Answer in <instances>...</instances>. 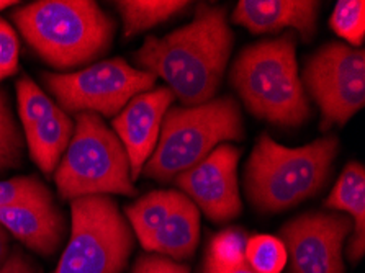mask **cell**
I'll return each instance as SVG.
<instances>
[{"mask_svg": "<svg viewBox=\"0 0 365 273\" xmlns=\"http://www.w3.org/2000/svg\"><path fill=\"white\" fill-rule=\"evenodd\" d=\"M21 153H24V141L20 130L14 121L7 98L0 92V172L19 167Z\"/></svg>", "mask_w": 365, "mask_h": 273, "instance_id": "23", "label": "cell"}, {"mask_svg": "<svg viewBox=\"0 0 365 273\" xmlns=\"http://www.w3.org/2000/svg\"><path fill=\"white\" fill-rule=\"evenodd\" d=\"M203 273H256L252 269H249L247 264H241L236 267H223L213 262L207 255V260H205V269Z\"/></svg>", "mask_w": 365, "mask_h": 273, "instance_id": "29", "label": "cell"}, {"mask_svg": "<svg viewBox=\"0 0 365 273\" xmlns=\"http://www.w3.org/2000/svg\"><path fill=\"white\" fill-rule=\"evenodd\" d=\"M245 259L249 269L256 273H282L289 255L280 239L259 234L246 241Z\"/></svg>", "mask_w": 365, "mask_h": 273, "instance_id": "20", "label": "cell"}, {"mask_svg": "<svg viewBox=\"0 0 365 273\" xmlns=\"http://www.w3.org/2000/svg\"><path fill=\"white\" fill-rule=\"evenodd\" d=\"M16 100H19V115L21 125H24L25 135L31 131L38 123H41L44 118H48L58 107L26 76L16 82Z\"/></svg>", "mask_w": 365, "mask_h": 273, "instance_id": "21", "label": "cell"}, {"mask_svg": "<svg viewBox=\"0 0 365 273\" xmlns=\"http://www.w3.org/2000/svg\"><path fill=\"white\" fill-rule=\"evenodd\" d=\"M329 25L336 35L352 44V48L361 46L365 38L364 0H339L331 15Z\"/></svg>", "mask_w": 365, "mask_h": 273, "instance_id": "22", "label": "cell"}, {"mask_svg": "<svg viewBox=\"0 0 365 273\" xmlns=\"http://www.w3.org/2000/svg\"><path fill=\"white\" fill-rule=\"evenodd\" d=\"M51 198V193L35 177H16L0 182V206H16Z\"/></svg>", "mask_w": 365, "mask_h": 273, "instance_id": "24", "label": "cell"}, {"mask_svg": "<svg viewBox=\"0 0 365 273\" xmlns=\"http://www.w3.org/2000/svg\"><path fill=\"white\" fill-rule=\"evenodd\" d=\"M198 236H200V215L197 205L180 193L168 218L156 232L141 242V246L148 252L163 254L173 259H185L190 257L195 250Z\"/></svg>", "mask_w": 365, "mask_h": 273, "instance_id": "15", "label": "cell"}, {"mask_svg": "<svg viewBox=\"0 0 365 273\" xmlns=\"http://www.w3.org/2000/svg\"><path fill=\"white\" fill-rule=\"evenodd\" d=\"M352 221L341 215L308 213L287 222L282 242L292 273H344L342 246Z\"/></svg>", "mask_w": 365, "mask_h": 273, "instance_id": "10", "label": "cell"}, {"mask_svg": "<svg viewBox=\"0 0 365 273\" xmlns=\"http://www.w3.org/2000/svg\"><path fill=\"white\" fill-rule=\"evenodd\" d=\"M303 82L322 110V130L344 126L365 103V53L328 43L307 63Z\"/></svg>", "mask_w": 365, "mask_h": 273, "instance_id": "9", "label": "cell"}, {"mask_svg": "<svg viewBox=\"0 0 365 273\" xmlns=\"http://www.w3.org/2000/svg\"><path fill=\"white\" fill-rule=\"evenodd\" d=\"M174 98L169 87L138 93L115 116L113 133L118 136L128 155L133 180L141 175L145 163L156 149L163 120Z\"/></svg>", "mask_w": 365, "mask_h": 273, "instance_id": "12", "label": "cell"}, {"mask_svg": "<svg viewBox=\"0 0 365 273\" xmlns=\"http://www.w3.org/2000/svg\"><path fill=\"white\" fill-rule=\"evenodd\" d=\"M20 41L7 20L0 19V82L14 76L19 69Z\"/></svg>", "mask_w": 365, "mask_h": 273, "instance_id": "26", "label": "cell"}, {"mask_svg": "<svg viewBox=\"0 0 365 273\" xmlns=\"http://www.w3.org/2000/svg\"><path fill=\"white\" fill-rule=\"evenodd\" d=\"M319 2L313 0H241L233 10V24L251 33H275L284 28L300 31L303 41L317 33Z\"/></svg>", "mask_w": 365, "mask_h": 273, "instance_id": "13", "label": "cell"}, {"mask_svg": "<svg viewBox=\"0 0 365 273\" xmlns=\"http://www.w3.org/2000/svg\"><path fill=\"white\" fill-rule=\"evenodd\" d=\"M71 237L56 273H120L133 249V234L108 195L71 202Z\"/></svg>", "mask_w": 365, "mask_h": 273, "instance_id": "7", "label": "cell"}, {"mask_svg": "<svg viewBox=\"0 0 365 273\" xmlns=\"http://www.w3.org/2000/svg\"><path fill=\"white\" fill-rule=\"evenodd\" d=\"M61 198L73 202L93 195H135L130 160L118 136L101 115L77 113L74 135L54 170Z\"/></svg>", "mask_w": 365, "mask_h": 273, "instance_id": "6", "label": "cell"}, {"mask_svg": "<svg viewBox=\"0 0 365 273\" xmlns=\"http://www.w3.org/2000/svg\"><path fill=\"white\" fill-rule=\"evenodd\" d=\"M43 79L66 113L115 116L133 97L148 92L156 82V76L115 58L76 72H48Z\"/></svg>", "mask_w": 365, "mask_h": 273, "instance_id": "8", "label": "cell"}, {"mask_svg": "<svg viewBox=\"0 0 365 273\" xmlns=\"http://www.w3.org/2000/svg\"><path fill=\"white\" fill-rule=\"evenodd\" d=\"M241 149L233 144H220L202 163L175 177V183L185 192L210 220L221 222L241 213L236 167Z\"/></svg>", "mask_w": 365, "mask_h": 273, "instance_id": "11", "label": "cell"}, {"mask_svg": "<svg viewBox=\"0 0 365 273\" xmlns=\"http://www.w3.org/2000/svg\"><path fill=\"white\" fill-rule=\"evenodd\" d=\"M245 136L241 110L231 97L213 98L195 107L168 110L156 149L143 172L168 182L207 158L215 148Z\"/></svg>", "mask_w": 365, "mask_h": 273, "instance_id": "5", "label": "cell"}, {"mask_svg": "<svg viewBox=\"0 0 365 273\" xmlns=\"http://www.w3.org/2000/svg\"><path fill=\"white\" fill-rule=\"evenodd\" d=\"M0 226L26 247L51 255L63 239V218L53 198L16 206H0Z\"/></svg>", "mask_w": 365, "mask_h": 273, "instance_id": "14", "label": "cell"}, {"mask_svg": "<svg viewBox=\"0 0 365 273\" xmlns=\"http://www.w3.org/2000/svg\"><path fill=\"white\" fill-rule=\"evenodd\" d=\"M326 206L352 216L354 234L349 242V259L352 262L361 260L365 250V169L362 164L351 163L346 165L326 200Z\"/></svg>", "mask_w": 365, "mask_h": 273, "instance_id": "16", "label": "cell"}, {"mask_svg": "<svg viewBox=\"0 0 365 273\" xmlns=\"http://www.w3.org/2000/svg\"><path fill=\"white\" fill-rule=\"evenodd\" d=\"M0 273H36V272L33 270L31 264L25 259V255L16 250V252L9 255L7 262H5L2 269H0Z\"/></svg>", "mask_w": 365, "mask_h": 273, "instance_id": "28", "label": "cell"}, {"mask_svg": "<svg viewBox=\"0 0 365 273\" xmlns=\"http://www.w3.org/2000/svg\"><path fill=\"white\" fill-rule=\"evenodd\" d=\"M339 143L326 136L303 148H285L262 135L246 165V192L262 211H282L317 193L328 178Z\"/></svg>", "mask_w": 365, "mask_h": 273, "instance_id": "4", "label": "cell"}, {"mask_svg": "<svg viewBox=\"0 0 365 273\" xmlns=\"http://www.w3.org/2000/svg\"><path fill=\"white\" fill-rule=\"evenodd\" d=\"M231 82L257 118L282 126H300L308 120L312 110L298 77L295 33L242 49L231 69Z\"/></svg>", "mask_w": 365, "mask_h": 273, "instance_id": "3", "label": "cell"}, {"mask_svg": "<svg viewBox=\"0 0 365 273\" xmlns=\"http://www.w3.org/2000/svg\"><path fill=\"white\" fill-rule=\"evenodd\" d=\"M133 273H190L185 265L159 257V255H148L136 262Z\"/></svg>", "mask_w": 365, "mask_h": 273, "instance_id": "27", "label": "cell"}, {"mask_svg": "<svg viewBox=\"0 0 365 273\" xmlns=\"http://www.w3.org/2000/svg\"><path fill=\"white\" fill-rule=\"evenodd\" d=\"M115 5L123 21V36L131 38L173 19L190 4L182 0H121Z\"/></svg>", "mask_w": 365, "mask_h": 273, "instance_id": "18", "label": "cell"}, {"mask_svg": "<svg viewBox=\"0 0 365 273\" xmlns=\"http://www.w3.org/2000/svg\"><path fill=\"white\" fill-rule=\"evenodd\" d=\"M179 195L180 192L175 190H158L148 193L135 205L126 206V218L141 242H145L151 234L159 230L179 200Z\"/></svg>", "mask_w": 365, "mask_h": 273, "instance_id": "19", "label": "cell"}, {"mask_svg": "<svg viewBox=\"0 0 365 273\" xmlns=\"http://www.w3.org/2000/svg\"><path fill=\"white\" fill-rule=\"evenodd\" d=\"M231 48L226 10L202 5L189 25L163 38L148 36L135 58L143 71L168 82L184 107H195L217 93Z\"/></svg>", "mask_w": 365, "mask_h": 273, "instance_id": "1", "label": "cell"}, {"mask_svg": "<svg viewBox=\"0 0 365 273\" xmlns=\"http://www.w3.org/2000/svg\"><path fill=\"white\" fill-rule=\"evenodd\" d=\"M245 249V234L236 230L223 231L220 232L218 236H215L212 239V242H210L208 257L223 267H236L246 264Z\"/></svg>", "mask_w": 365, "mask_h": 273, "instance_id": "25", "label": "cell"}, {"mask_svg": "<svg viewBox=\"0 0 365 273\" xmlns=\"http://www.w3.org/2000/svg\"><path fill=\"white\" fill-rule=\"evenodd\" d=\"M30 48L56 69H73L102 56L115 24L92 0H40L12 14Z\"/></svg>", "mask_w": 365, "mask_h": 273, "instance_id": "2", "label": "cell"}, {"mask_svg": "<svg viewBox=\"0 0 365 273\" xmlns=\"http://www.w3.org/2000/svg\"><path fill=\"white\" fill-rule=\"evenodd\" d=\"M74 135V121L64 110L56 107L48 118L26 133L30 158L44 174L56 170L61 158L68 149Z\"/></svg>", "mask_w": 365, "mask_h": 273, "instance_id": "17", "label": "cell"}, {"mask_svg": "<svg viewBox=\"0 0 365 273\" xmlns=\"http://www.w3.org/2000/svg\"><path fill=\"white\" fill-rule=\"evenodd\" d=\"M9 249H10L9 232L0 226V269H2V265L9 259Z\"/></svg>", "mask_w": 365, "mask_h": 273, "instance_id": "30", "label": "cell"}, {"mask_svg": "<svg viewBox=\"0 0 365 273\" xmlns=\"http://www.w3.org/2000/svg\"><path fill=\"white\" fill-rule=\"evenodd\" d=\"M14 5H19V2H14V0H0V12L9 7H14Z\"/></svg>", "mask_w": 365, "mask_h": 273, "instance_id": "31", "label": "cell"}]
</instances>
